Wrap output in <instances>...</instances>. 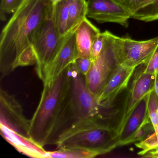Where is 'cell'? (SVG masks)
Returning <instances> with one entry per match:
<instances>
[{"label":"cell","mask_w":158,"mask_h":158,"mask_svg":"<svg viewBox=\"0 0 158 158\" xmlns=\"http://www.w3.org/2000/svg\"><path fill=\"white\" fill-rule=\"evenodd\" d=\"M150 92L137 104L120 127L117 135L118 146L133 143V139L139 130L145 124L150 122L148 110V102Z\"/></svg>","instance_id":"13"},{"label":"cell","mask_w":158,"mask_h":158,"mask_svg":"<svg viewBox=\"0 0 158 158\" xmlns=\"http://www.w3.org/2000/svg\"><path fill=\"white\" fill-rule=\"evenodd\" d=\"M92 62V59L89 58H77L74 63L77 71L85 76L90 69Z\"/></svg>","instance_id":"26"},{"label":"cell","mask_w":158,"mask_h":158,"mask_svg":"<svg viewBox=\"0 0 158 158\" xmlns=\"http://www.w3.org/2000/svg\"><path fill=\"white\" fill-rule=\"evenodd\" d=\"M96 152L79 148L59 149L57 151L48 152V158H91L98 156Z\"/></svg>","instance_id":"19"},{"label":"cell","mask_w":158,"mask_h":158,"mask_svg":"<svg viewBox=\"0 0 158 158\" xmlns=\"http://www.w3.org/2000/svg\"><path fill=\"white\" fill-rule=\"evenodd\" d=\"M23 0H1L0 4L1 18L5 20L6 14L14 13L20 6Z\"/></svg>","instance_id":"23"},{"label":"cell","mask_w":158,"mask_h":158,"mask_svg":"<svg viewBox=\"0 0 158 158\" xmlns=\"http://www.w3.org/2000/svg\"><path fill=\"white\" fill-rule=\"evenodd\" d=\"M48 1H49L53 5H54L59 2L61 0H48Z\"/></svg>","instance_id":"29"},{"label":"cell","mask_w":158,"mask_h":158,"mask_svg":"<svg viewBox=\"0 0 158 158\" xmlns=\"http://www.w3.org/2000/svg\"><path fill=\"white\" fill-rule=\"evenodd\" d=\"M144 71L151 74H156L158 71V45L149 59L143 64Z\"/></svg>","instance_id":"24"},{"label":"cell","mask_w":158,"mask_h":158,"mask_svg":"<svg viewBox=\"0 0 158 158\" xmlns=\"http://www.w3.org/2000/svg\"><path fill=\"white\" fill-rule=\"evenodd\" d=\"M155 75L144 71L143 64L136 68L132 76V82L124 111L117 126V134L120 127L133 111L137 104L154 89Z\"/></svg>","instance_id":"10"},{"label":"cell","mask_w":158,"mask_h":158,"mask_svg":"<svg viewBox=\"0 0 158 158\" xmlns=\"http://www.w3.org/2000/svg\"><path fill=\"white\" fill-rule=\"evenodd\" d=\"M71 0H61L53 5L52 19L59 35L63 37L67 35L69 9Z\"/></svg>","instance_id":"17"},{"label":"cell","mask_w":158,"mask_h":158,"mask_svg":"<svg viewBox=\"0 0 158 158\" xmlns=\"http://www.w3.org/2000/svg\"><path fill=\"white\" fill-rule=\"evenodd\" d=\"M36 63V57L32 45L24 49L18 55L15 63L14 70L18 67L29 66Z\"/></svg>","instance_id":"20"},{"label":"cell","mask_w":158,"mask_h":158,"mask_svg":"<svg viewBox=\"0 0 158 158\" xmlns=\"http://www.w3.org/2000/svg\"><path fill=\"white\" fill-rule=\"evenodd\" d=\"M69 110L72 125L80 121L102 119L98 98L88 88L85 76L77 71L74 63L69 65Z\"/></svg>","instance_id":"4"},{"label":"cell","mask_w":158,"mask_h":158,"mask_svg":"<svg viewBox=\"0 0 158 158\" xmlns=\"http://www.w3.org/2000/svg\"><path fill=\"white\" fill-rule=\"evenodd\" d=\"M53 4L48 0H23L3 27L0 36L1 78L14 70L16 58L31 45V39L43 22L52 16Z\"/></svg>","instance_id":"1"},{"label":"cell","mask_w":158,"mask_h":158,"mask_svg":"<svg viewBox=\"0 0 158 158\" xmlns=\"http://www.w3.org/2000/svg\"><path fill=\"white\" fill-rule=\"evenodd\" d=\"M43 86L29 129L31 138L43 147L55 145L60 135L70 126L69 66L51 85Z\"/></svg>","instance_id":"2"},{"label":"cell","mask_w":158,"mask_h":158,"mask_svg":"<svg viewBox=\"0 0 158 158\" xmlns=\"http://www.w3.org/2000/svg\"><path fill=\"white\" fill-rule=\"evenodd\" d=\"M0 103V125L16 134L31 138L29 135L30 120L25 117L23 108L15 97L1 89Z\"/></svg>","instance_id":"8"},{"label":"cell","mask_w":158,"mask_h":158,"mask_svg":"<svg viewBox=\"0 0 158 158\" xmlns=\"http://www.w3.org/2000/svg\"><path fill=\"white\" fill-rule=\"evenodd\" d=\"M0 129L2 136L19 152L32 158H48V152L31 138L16 134L1 125Z\"/></svg>","instance_id":"14"},{"label":"cell","mask_w":158,"mask_h":158,"mask_svg":"<svg viewBox=\"0 0 158 158\" xmlns=\"http://www.w3.org/2000/svg\"><path fill=\"white\" fill-rule=\"evenodd\" d=\"M115 40L120 64L132 68L145 64L158 45V37L138 41L115 36Z\"/></svg>","instance_id":"7"},{"label":"cell","mask_w":158,"mask_h":158,"mask_svg":"<svg viewBox=\"0 0 158 158\" xmlns=\"http://www.w3.org/2000/svg\"><path fill=\"white\" fill-rule=\"evenodd\" d=\"M131 15L144 1V0H114Z\"/></svg>","instance_id":"27"},{"label":"cell","mask_w":158,"mask_h":158,"mask_svg":"<svg viewBox=\"0 0 158 158\" xmlns=\"http://www.w3.org/2000/svg\"><path fill=\"white\" fill-rule=\"evenodd\" d=\"M87 16L99 23H113L128 26L131 15L114 0H88Z\"/></svg>","instance_id":"9"},{"label":"cell","mask_w":158,"mask_h":158,"mask_svg":"<svg viewBox=\"0 0 158 158\" xmlns=\"http://www.w3.org/2000/svg\"><path fill=\"white\" fill-rule=\"evenodd\" d=\"M105 39V32L100 33L93 40L91 47V58L94 60L98 58L101 52Z\"/></svg>","instance_id":"25"},{"label":"cell","mask_w":158,"mask_h":158,"mask_svg":"<svg viewBox=\"0 0 158 158\" xmlns=\"http://www.w3.org/2000/svg\"><path fill=\"white\" fill-rule=\"evenodd\" d=\"M66 36L62 37L59 35L52 16L43 22L32 36L31 45L36 57V71L41 81L44 80L46 70L60 51Z\"/></svg>","instance_id":"5"},{"label":"cell","mask_w":158,"mask_h":158,"mask_svg":"<svg viewBox=\"0 0 158 158\" xmlns=\"http://www.w3.org/2000/svg\"><path fill=\"white\" fill-rule=\"evenodd\" d=\"M115 127L101 118L80 121L72 125L58 138V149L79 148L105 154L118 147Z\"/></svg>","instance_id":"3"},{"label":"cell","mask_w":158,"mask_h":158,"mask_svg":"<svg viewBox=\"0 0 158 158\" xmlns=\"http://www.w3.org/2000/svg\"><path fill=\"white\" fill-rule=\"evenodd\" d=\"M131 18L145 22L158 20V0H144L131 14Z\"/></svg>","instance_id":"18"},{"label":"cell","mask_w":158,"mask_h":158,"mask_svg":"<svg viewBox=\"0 0 158 158\" xmlns=\"http://www.w3.org/2000/svg\"><path fill=\"white\" fill-rule=\"evenodd\" d=\"M87 3L85 0H71L67 23V35L76 31L86 18Z\"/></svg>","instance_id":"16"},{"label":"cell","mask_w":158,"mask_h":158,"mask_svg":"<svg viewBox=\"0 0 158 158\" xmlns=\"http://www.w3.org/2000/svg\"><path fill=\"white\" fill-rule=\"evenodd\" d=\"M136 147L140 150L138 154L144 156L145 154L153 150L158 147V134L155 132L142 141L137 142L135 144Z\"/></svg>","instance_id":"22"},{"label":"cell","mask_w":158,"mask_h":158,"mask_svg":"<svg viewBox=\"0 0 158 158\" xmlns=\"http://www.w3.org/2000/svg\"><path fill=\"white\" fill-rule=\"evenodd\" d=\"M143 156L148 158H158V147L155 149L147 152Z\"/></svg>","instance_id":"28"},{"label":"cell","mask_w":158,"mask_h":158,"mask_svg":"<svg viewBox=\"0 0 158 158\" xmlns=\"http://www.w3.org/2000/svg\"><path fill=\"white\" fill-rule=\"evenodd\" d=\"M75 32L78 58L92 59L91 47L93 40L101 33L99 29L86 18Z\"/></svg>","instance_id":"15"},{"label":"cell","mask_w":158,"mask_h":158,"mask_svg":"<svg viewBox=\"0 0 158 158\" xmlns=\"http://www.w3.org/2000/svg\"><path fill=\"white\" fill-rule=\"evenodd\" d=\"M148 115L154 132L158 134V98L154 89L150 93L148 105Z\"/></svg>","instance_id":"21"},{"label":"cell","mask_w":158,"mask_h":158,"mask_svg":"<svg viewBox=\"0 0 158 158\" xmlns=\"http://www.w3.org/2000/svg\"><path fill=\"white\" fill-rule=\"evenodd\" d=\"M75 31L66 36L65 40L45 72L43 85H51L61 73L78 58Z\"/></svg>","instance_id":"12"},{"label":"cell","mask_w":158,"mask_h":158,"mask_svg":"<svg viewBox=\"0 0 158 158\" xmlns=\"http://www.w3.org/2000/svg\"><path fill=\"white\" fill-rule=\"evenodd\" d=\"M105 39L101 52L92 60L89 71L85 76L89 90L98 98L111 75L120 64L115 35L105 31Z\"/></svg>","instance_id":"6"},{"label":"cell","mask_w":158,"mask_h":158,"mask_svg":"<svg viewBox=\"0 0 158 158\" xmlns=\"http://www.w3.org/2000/svg\"><path fill=\"white\" fill-rule=\"evenodd\" d=\"M136 68L118 65L98 96L101 109L110 107L118 95L127 87Z\"/></svg>","instance_id":"11"}]
</instances>
